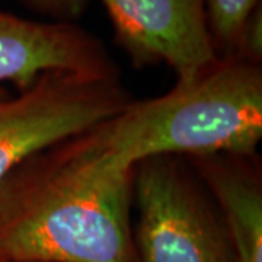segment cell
<instances>
[{"mask_svg": "<svg viewBox=\"0 0 262 262\" xmlns=\"http://www.w3.org/2000/svg\"><path fill=\"white\" fill-rule=\"evenodd\" d=\"M20 3L51 22L75 24L84 13L89 0H20Z\"/></svg>", "mask_w": 262, "mask_h": 262, "instance_id": "9", "label": "cell"}, {"mask_svg": "<svg viewBox=\"0 0 262 262\" xmlns=\"http://www.w3.org/2000/svg\"><path fill=\"white\" fill-rule=\"evenodd\" d=\"M187 160L214 200L236 262H262V178L256 156Z\"/></svg>", "mask_w": 262, "mask_h": 262, "instance_id": "7", "label": "cell"}, {"mask_svg": "<svg viewBox=\"0 0 262 262\" xmlns=\"http://www.w3.org/2000/svg\"><path fill=\"white\" fill-rule=\"evenodd\" d=\"M0 262H2V261H0Z\"/></svg>", "mask_w": 262, "mask_h": 262, "instance_id": "10", "label": "cell"}, {"mask_svg": "<svg viewBox=\"0 0 262 262\" xmlns=\"http://www.w3.org/2000/svg\"><path fill=\"white\" fill-rule=\"evenodd\" d=\"M134 170L103 121L29 156L0 182V261L137 262Z\"/></svg>", "mask_w": 262, "mask_h": 262, "instance_id": "1", "label": "cell"}, {"mask_svg": "<svg viewBox=\"0 0 262 262\" xmlns=\"http://www.w3.org/2000/svg\"><path fill=\"white\" fill-rule=\"evenodd\" d=\"M133 207L137 262H236L220 211L187 159L139 162Z\"/></svg>", "mask_w": 262, "mask_h": 262, "instance_id": "3", "label": "cell"}, {"mask_svg": "<svg viewBox=\"0 0 262 262\" xmlns=\"http://www.w3.org/2000/svg\"><path fill=\"white\" fill-rule=\"evenodd\" d=\"M208 32L217 57L233 56L248 19L261 0H204Z\"/></svg>", "mask_w": 262, "mask_h": 262, "instance_id": "8", "label": "cell"}, {"mask_svg": "<svg viewBox=\"0 0 262 262\" xmlns=\"http://www.w3.org/2000/svg\"><path fill=\"white\" fill-rule=\"evenodd\" d=\"M53 70L118 75L102 42L79 25L31 20L0 10V98L8 96L5 83L20 92Z\"/></svg>", "mask_w": 262, "mask_h": 262, "instance_id": "6", "label": "cell"}, {"mask_svg": "<svg viewBox=\"0 0 262 262\" xmlns=\"http://www.w3.org/2000/svg\"><path fill=\"white\" fill-rule=\"evenodd\" d=\"M131 101L118 75L66 70L0 98V182L29 156L110 120Z\"/></svg>", "mask_w": 262, "mask_h": 262, "instance_id": "4", "label": "cell"}, {"mask_svg": "<svg viewBox=\"0 0 262 262\" xmlns=\"http://www.w3.org/2000/svg\"><path fill=\"white\" fill-rule=\"evenodd\" d=\"M115 42L134 67L166 64L189 79L219 58L208 32L204 0H101Z\"/></svg>", "mask_w": 262, "mask_h": 262, "instance_id": "5", "label": "cell"}, {"mask_svg": "<svg viewBox=\"0 0 262 262\" xmlns=\"http://www.w3.org/2000/svg\"><path fill=\"white\" fill-rule=\"evenodd\" d=\"M106 139L133 165L155 156H256L262 140V67L219 57L158 98L131 101L103 121Z\"/></svg>", "mask_w": 262, "mask_h": 262, "instance_id": "2", "label": "cell"}]
</instances>
